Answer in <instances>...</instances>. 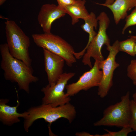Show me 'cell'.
I'll return each mask as SVG.
<instances>
[{
	"label": "cell",
	"mask_w": 136,
	"mask_h": 136,
	"mask_svg": "<svg viewBox=\"0 0 136 136\" xmlns=\"http://www.w3.org/2000/svg\"><path fill=\"white\" fill-rule=\"evenodd\" d=\"M1 57V66L4 71L5 78L7 80L17 83L20 90L29 93V86L39 80L33 75L31 66L13 56L10 54L7 43L0 45Z\"/></svg>",
	"instance_id": "1"
},
{
	"label": "cell",
	"mask_w": 136,
	"mask_h": 136,
	"mask_svg": "<svg viewBox=\"0 0 136 136\" xmlns=\"http://www.w3.org/2000/svg\"><path fill=\"white\" fill-rule=\"evenodd\" d=\"M27 111L28 115L24 118L23 122L24 128L26 132L33 122L39 119H43L51 124L60 118H64L71 123L75 118L76 113L75 107L70 103L56 107L42 104L31 107Z\"/></svg>",
	"instance_id": "2"
},
{
	"label": "cell",
	"mask_w": 136,
	"mask_h": 136,
	"mask_svg": "<svg viewBox=\"0 0 136 136\" xmlns=\"http://www.w3.org/2000/svg\"><path fill=\"white\" fill-rule=\"evenodd\" d=\"M5 24L7 43L10 54L28 66H31L32 60L29 53V38L14 21L8 20Z\"/></svg>",
	"instance_id": "3"
},
{
	"label": "cell",
	"mask_w": 136,
	"mask_h": 136,
	"mask_svg": "<svg viewBox=\"0 0 136 136\" xmlns=\"http://www.w3.org/2000/svg\"><path fill=\"white\" fill-rule=\"evenodd\" d=\"M32 37L37 46L61 56L68 66H72L77 62L74 55L75 52L73 47L59 36L50 32L34 34Z\"/></svg>",
	"instance_id": "4"
},
{
	"label": "cell",
	"mask_w": 136,
	"mask_h": 136,
	"mask_svg": "<svg viewBox=\"0 0 136 136\" xmlns=\"http://www.w3.org/2000/svg\"><path fill=\"white\" fill-rule=\"evenodd\" d=\"M130 92L121 96V100L105 109L103 117L94 123L95 126H115L123 127L129 126L130 120Z\"/></svg>",
	"instance_id": "5"
},
{
	"label": "cell",
	"mask_w": 136,
	"mask_h": 136,
	"mask_svg": "<svg viewBox=\"0 0 136 136\" xmlns=\"http://www.w3.org/2000/svg\"><path fill=\"white\" fill-rule=\"evenodd\" d=\"M97 18L99 24L98 32L87 47L82 61L84 65H88L91 68L92 67L91 58L100 61L104 60L101 48L104 45L107 46L110 45V39L106 32L110 22V19L104 11L101 12Z\"/></svg>",
	"instance_id": "6"
},
{
	"label": "cell",
	"mask_w": 136,
	"mask_h": 136,
	"mask_svg": "<svg viewBox=\"0 0 136 136\" xmlns=\"http://www.w3.org/2000/svg\"><path fill=\"white\" fill-rule=\"evenodd\" d=\"M119 41L116 40L111 46H107V49L109 51L106 59L99 61V66L103 72V77L98 86V95L104 98L108 94L113 85V79L114 71L119 66L115 61L116 57L119 51Z\"/></svg>",
	"instance_id": "7"
},
{
	"label": "cell",
	"mask_w": 136,
	"mask_h": 136,
	"mask_svg": "<svg viewBox=\"0 0 136 136\" xmlns=\"http://www.w3.org/2000/svg\"><path fill=\"white\" fill-rule=\"evenodd\" d=\"M75 74L72 72L63 73L55 85H48L42 88L41 91L44 94L42 99V104L56 107L70 103V97L67 96L64 91L68 81Z\"/></svg>",
	"instance_id": "8"
},
{
	"label": "cell",
	"mask_w": 136,
	"mask_h": 136,
	"mask_svg": "<svg viewBox=\"0 0 136 136\" xmlns=\"http://www.w3.org/2000/svg\"><path fill=\"white\" fill-rule=\"evenodd\" d=\"M95 60L92 68L84 73L77 82L66 85L65 88L67 96H73L82 90L87 91L92 87L99 86L102 79L103 72L99 67L100 61Z\"/></svg>",
	"instance_id": "9"
},
{
	"label": "cell",
	"mask_w": 136,
	"mask_h": 136,
	"mask_svg": "<svg viewBox=\"0 0 136 136\" xmlns=\"http://www.w3.org/2000/svg\"><path fill=\"white\" fill-rule=\"evenodd\" d=\"M45 71L48 84L52 86L56 83L63 74L65 62L61 56L45 49H43Z\"/></svg>",
	"instance_id": "10"
},
{
	"label": "cell",
	"mask_w": 136,
	"mask_h": 136,
	"mask_svg": "<svg viewBox=\"0 0 136 136\" xmlns=\"http://www.w3.org/2000/svg\"><path fill=\"white\" fill-rule=\"evenodd\" d=\"M66 13L63 9L54 4H46L41 6L37 20L44 33L51 32L52 23L56 20L64 16Z\"/></svg>",
	"instance_id": "11"
},
{
	"label": "cell",
	"mask_w": 136,
	"mask_h": 136,
	"mask_svg": "<svg viewBox=\"0 0 136 136\" xmlns=\"http://www.w3.org/2000/svg\"><path fill=\"white\" fill-rule=\"evenodd\" d=\"M17 96V103L14 106H11L7 104L9 101L8 99H0V121L4 125L11 126L20 121L19 118H24L27 116V111L21 113L17 112V108L20 105Z\"/></svg>",
	"instance_id": "12"
},
{
	"label": "cell",
	"mask_w": 136,
	"mask_h": 136,
	"mask_svg": "<svg viewBox=\"0 0 136 136\" xmlns=\"http://www.w3.org/2000/svg\"><path fill=\"white\" fill-rule=\"evenodd\" d=\"M96 4L106 7L112 11L116 24L125 18L128 12L136 6V0H116L110 4L96 3Z\"/></svg>",
	"instance_id": "13"
},
{
	"label": "cell",
	"mask_w": 136,
	"mask_h": 136,
	"mask_svg": "<svg viewBox=\"0 0 136 136\" xmlns=\"http://www.w3.org/2000/svg\"><path fill=\"white\" fill-rule=\"evenodd\" d=\"M86 3V0H76L73 4L63 7H60L66 14L71 17L73 25L77 23L79 19L84 20L89 16V13L85 6Z\"/></svg>",
	"instance_id": "14"
},
{
	"label": "cell",
	"mask_w": 136,
	"mask_h": 136,
	"mask_svg": "<svg viewBox=\"0 0 136 136\" xmlns=\"http://www.w3.org/2000/svg\"><path fill=\"white\" fill-rule=\"evenodd\" d=\"M84 20L85 23L81 25V27L84 31L88 34L89 38L88 42L85 47L79 52V54L81 56L83 55L88 45L97 34L94 30V29H97L98 21L95 14L92 12L89 13V16Z\"/></svg>",
	"instance_id": "15"
},
{
	"label": "cell",
	"mask_w": 136,
	"mask_h": 136,
	"mask_svg": "<svg viewBox=\"0 0 136 136\" xmlns=\"http://www.w3.org/2000/svg\"><path fill=\"white\" fill-rule=\"evenodd\" d=\"M119 42V51L126 52L131 56H134V47L136 39L132 37Z\"/></svg>",
	"instance_id": "16"
},
{
	"label": "cell",
	"mask_w": 136,
	"mask_h": 136,
	"mask_svg": "<svg viewBox=\"0 0 136 136\" xmlns=\"http://www.w3.org/2000/svg\"><path fill=\"white\" fill-rule=\"evenodd\" d=\"M130 111L129 126L133 131L136 132V102L133 99L130 100Z\"/></svg>",
	"instance_id": "17"
},
{
	"label": "cell",
	"mask_w": 136,
	"mask_h": 136,
	"mask_svg": "<svg viewBox=\"0 0 136 136\" xmlns=\"http://www.w3.org/2000/svg\"><path fill=\"white\" fill-rule=\"evenodd\" d=\"M125 24L122 29V33L124 34L126 30L129 27L136 25V6L130 14L125 18Z\"/></svg>",
	"instance_id": "18"
},
{
	"label": "cell",
	"mask_w": 136,
	"mask_h": 136,
	"mask_svg": "<svg viewBox=\"0 0 136 136\" xmlns=\"http://www.w3.org/2000/svg\"><path fill=\"white\" fill-rule=\"evenodd\" d=\"M107 133L100 136H127L128 134L132 132L133 130L129 126L122 127L120 130L113 132L110 131L107 129H104Z\"/></svg>",
	"instance_id": "19"
},
{
	"label": "cell",
	"mask_w": 136,
	"mask_h": 136,
	"mask_svg": "<svg viewBox=\"0 0 136 136\" xmlns=\"http://www.w3.org/2000/svg\"><path fill=\"white\" fill-rule=\"evenodd\" d=\"M127 76L132 81L133 84L136 85V59L132 60L127 69Z\"/></svg>",
	"instance_id": "20"
},
{
	"label": "cell",
	"mask_w": 136,
	"mask_h": 136,
	"mask_svg": "<svg viewBox=\"0 0 136 136\" xmlns=\"http://www.w3.org/2000/svg\"><path fill=\"white\" fill-rule=\"evenodd\" d=\"M76 0H57V1L58 3V5L60 7H63L75 3Z\"/></svg>",
	"instance_id": "21"
},
{
	"label": "cell",
	"mask_w": 136,
	"mask_h": 136,
	"mask_svg": "<svg viewBox=\"0 0 136 136\" xmlns=\"http://www.w3.org/2000/svg\"><path fill=\"white\" fill-rule=\"evenodd\" d=\"M115 0H106L104 4H110L113 3Z\"/></svg>",
	"instance_id": "22"
},
{
	"label": "cell",
	"mask_w": 136,
	"mask_h": 136,
	"mask_svg": "<svg viewBox=\"0 0 136 136\" xmlns=\"http://www.w3.org/2000/svg\"><path fill=\"white\" fill-rule=\"evenodd\" d=\"M133 99L136 102V90L132 95Z\"/></svg>",
	"instance_id": "23"
},
{
	"label": "cell",
	"mask_w": 136,
	"mask_h": 136,
	"mask_svg": "<svg viewBox=\"0 0 136 136\" xmlns=\"http://www.w3.org/2000/svg\"><path fill=\"white\" fill-rule=\"evenodd\" d=\"M6 0H0V5H2L6 1Z\"/></svg>",
	"instance_id": "24"
},
{
	"label": "cell",
	"mask_w": 136,
	"mask_h": 136,
	"mask_svg": "<svg viewBox=\"0 0 136 136\" xmlns=\"http://www.w3.org/2000/svg\"><path fill=\"white\" fill-rule=\"evenodd\" d=\"M134 52L135 54L136 55V41H135V44L134 47Z\"/></svg>",
	"instance_id": "25"
},
{
	"label": "cell",
	"mask_w": 136,
	"mask_h": 136,
	"mask_svg": "<svg viewBox=\"0 0 136 136\" xmlns=\"http://www.w3.org/2000/svg\"><path fill=\"white\" fill-rule=\"evenodd\" d=\"M129 37L133 38L136 39V36H131L130 35L128 36Z\"/></svg>",
	"instance_id": "26"
},
{
	"label": "cell",
	"mask_w": 136,
	"mask_h": 136,
	"mask_svg": "<svg viewBox=\"0 0 136 136\" xmlns=\"http://www.w3.org/2000/svg\"></svg>",
	"instance_id": "27"
}]
</instances>
